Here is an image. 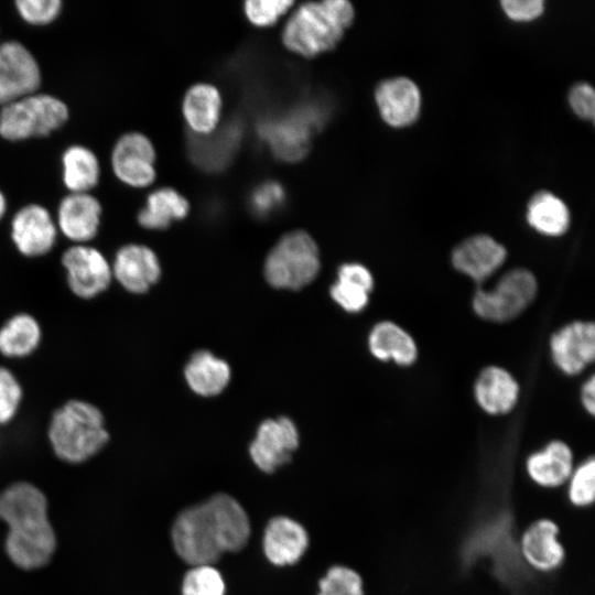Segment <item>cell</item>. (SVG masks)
Masks as SVG:
<instances>
[{"label": "cell", "mask_w": 595, "mask_h": 595, "mask_svg": "<svg viewBox=\"0 0 595 595\" xmlns=\"http://www.w3.org/2000/svg\"><path fill=\"white\" fill-rule=\"evenodd\" d=\"M550 353L554 365L567 376L580 375L595 359V325L574 321L551 335Z\"/></svg>", "instance_id": "cell-15"}, {"label": "cell", "mask_w": 595, "mask_h": 595, "mask_svg": "<svg viewBox=\"0 0 595 595\" xmlns=\"http://www.w3.org/2000/svg\"><path fill=\"white\" fill-rule=\"evenodd\" d=\"M516 544L522 563L537 573L556 572L566 559L561 528L549 517H540L528 523Z\"/></svg>", "instance_id": "cell-10"}, {"label": "cell", "mask_w": 595, "mask_h": 595, "mask_svg": "<svg viewBox=\"0 0 595 595\" xmlns=\"http://www.w3.org/2000/svg\"><path fill=\"white\" fill-rule=\"evenodd\" d=\"M9 238L15 251L26 259L50 255L61 238L54 215L43 205L20 207L8 221Z\"/></svg>", "instance_id": "cell-9"}, {"label": "cell", "mask_w": 595, "mask_h": 595, "mask_svg": "<svg viewBox=\"0 0 595 595\" xmlns=\"http://www.w3.org/2000/svg\"><path fill=\"white\" fill-rule=\"evenodd\" d=\"M317 595H365L360 574L345 565H334L320 581Z\"/></svg>", "instance_id": "cell-30"}, {"label": "cell", "mask_w": 595, "mask_h": 595, "mask_svg": "<svg viewBox=\"0 0 595 595\" xmlns=\"http://www.w3.org/2000/svg\"><path fill=\"white\" fill-rule=\"evenodd\" d=\"M371 355L381 360H392L408 367L418 359L419 349L414 338L403 327L391 321L377 323L368 336Z\"/></svg>", "instance_id": "cell-22"}, {"label": "cell", "mask_w": 595, "mask_h": 595, "mask_svg": "<svg viewBox=\"0 0 595 595\" xmlns=\"http://www.w3.org/2000/svg\"><path fill=\"white\" fill-rule=\"evenodd\" d=\"M110 163L115 176L131 187H147L155 180V150L143 133L122 134L113 144Z\"/></svg>", "instance_id": "cell-13"}, {"label": "cell", "mask_w": 595, "mask_h": 595, "mask_svg": "<svg viewBox=\"0 0 595 595\" xmlns=\"http://www.w3.org/2000/svg\"><path fill=\"white\" fill-rule=\"evenodd\" d=\"M182 109L185 120L195 132L209 133L220 117L219 91L213 85L196 84L186 91Z\"/></svg>", "instance_id": "cell-27"}, {"label": "cell", "mask_w": 595, "mask_h": 595, "mask_svg": "<svg viewBox=\"0 0 595 595\" xmlns=\"http://www.w3.org/2000/svg\"><path fill=\"white\" fill-rule=\"evenodd\" d=\"M113 282L131 295H144L161 280L162 264L153 248L144 242L120 246L112 259Z\"/></svg>", "instance_id": "cell-11"}, {"label": "cell", "mask_w": 595, "mask_h": 595, "mask_svg": "<svg viewBox=\"0 0 595 595\" xmlns=\"http://www.w3.org/2000/svg\"><path fill=\"white\" fill-rule=\"evenodd\" d=\"M68 118V106L62 99L36 91L1 106L0 137L8 141L47 137Z\"/></svg>", "instance_id": "cell-5"}, {"label": "cell", "mask_w": 595, "mask_h": 595, "mask_svg": "<svg viewBox=\"0 0 595 595\" xmlns=\"http://www.w3.org/2000/svg\"><path fill=\"white\" fill-rule=\"evenodd\" d=\"M54 456L67 465H82L96 457L108 444L109 433L101 411L94 404L73 399L54 411L47 428Z\"/></svg>", "instance_id": "cell-3"}, {"label": "cell", "mask_w": 595, "mask_h": 595, "mask_svg": "<svg viewBox=\"0 0 595 595\" xmlns=\"http://www.w3.org/2000/svg\"><path fill=\"white\" fill-rule=\"evenodd\" d=\"M581 402L589 415L595 413V377L592 375L582 386Z\"/></svg>", "instance_id": "cell-39"}, {"label": "cell", "mask_w": 595, "mask_h": 595, "mask_svg": "<svg viewBox=\"0 0 595 595\" xmlns=\"http://www.w3.org/2000/svg\"><path fill=\"white\" fill-rule=\"evenodd\" d=\"M0 519L8 524L6 551L14 564L31 570L48 562L56 540L39 488L18 482L0 493Z\"/></svg>", "instance_id": "cell-2"}, {"label": "cell", "mask_w": 595, "mask_h": 595, "mask_svg": "<svg viewBox=\"0 0 595 595\" xmlns=\"http://www.w3.org/2000/svg\"><path fill=\"white\" fill-rule=\"evenodd\" d=\"M338 280L355 284L368 293L374 289L371 272L360 263H345L338 269Z\"/></svg>", "instance_id": "cell-38"}, {"label": "cell", "mask_w": 595, "mask_h": 595, "mask_svg": "<svg viewBox=\"0 0 595 595\" xmlns=\"http://www.w3.org/2000/svg\"><path fill=\"white\" fill-rule=\"evenodd\" d=\"M188 202L175 190L162 187L147 197V203L137 215L138 225L145 230L166 229L173 220L184 218Z\"/></svg>", "instance_id": "cell-25"}, {"label": "cell", "mask_w": 595, "mask_h": 595, "mask_svg": "<svg viewBox=\"0 0 595 595\" xmlns=\"http://www.w3.org/2000/svg\"><path fill=\"white\" fill-rule=\"evenodd\" d=\"M14 6L20 18L32 25L50 24L63 10L62 0H17Z\"/></svg>", "instance_id": "cell-33"}, {"label": "cell", "mask_w": 595, "mask_h": 595, "mask_svg": "<svg viewBox=\"0 0 595 595\" xmlns=\"http://www.w3.org/2000/svg\"><path fill=\"white\" fill-rule=\"evenodd\" d=\"M62 181L69 193H90L100 180V163L96 153L82 144L66 148L61 158Z\"/></svg>", "instance_id": "cell-24"}, {"label": "cell", "mask_w": 595, "mask_h": 595, "mask_svg": "<svg viewBox=\"0 0 595 595\" xmlns=\"http://www.w3.org/2000/svg\"><path fill=\"white\" fill-rule=\"evenodd\" d=\"M291 0H249L245 2V12L251 23L269 26L293 6Z\"/></svg>", "instance_id": "cell-34"}, {"label": "cell", "mask_w": 595, "mask_h": 595, "mask_svg": "<svg viewBox=\"0 0 595 595\" xmlns=\"http://www.w3.org/2000/svg\"><path fill=\"white\" fill-rule=\"evenodd\" d=\"M102 205L90 193H69L54 216L60 236L71 245L93 244L102 227Z\"/></svg>", "instance_id": "cell-14"}, {"label": "cell", "mask_w": 595, "mask_h": 595, "mask_svg": "<svg viewBox=\"0 0 595 595\" xmlns=\"http://www.w3.org/2000/svg\"><path fill=\"white\" fill-rule=\"evenodd\" d=\"M569 101L574 112L584 118L593 119L595 112V95L588 84H578L572 88Z\"/></svg>", "instance_id": "cell-36"}, {"label": "cell", "mask_w": 595, "mask_h": 595, "mask_svg": "<svg viewBox=\"0 0 595 595\" xmlns=\"http://www.w3.org/2000/svg\"><path fill=\"white\" fill-rule=\"evenodd\" d=\"M8 212V202L3 192L0 191V224L3 221Z\"/></svg>", "instance_id": "cell-41"}, {"label": "cell", "mask_w": 595, "mask_h": 595, "mask_svg": "<svg viewBox=\"0 0 595 595\" xmlns=\"http://www.w3.org/2000/svg\"><path fill=\"white\" fill-rule=\"evenodd\" d=\"M538 281L524 269L506 272L489 290L478 288L473 295L475 314L486 321L504 323L518 317L536 299Z\"/></svg>", "instance_id": "cell-7"}, {"label": "cell", "mask_w": 595, "mask_h": 595, "mask_svg": "<svg viewBox=\"0 0 595 595\" xmlns=\"http://www.w3.org/2000/svg\"><path fill=\"white\" fill-rule=\"evenodd\" d=\"M527 220L538 232L549 237H559L569 229L570 212L559 197L543 191L531 198Z\"/></svg>", "instance_id": "cell-28"}, {"label": "cell", "mask_w": 595, "mask_h": 595, "mask_svg": "<svg viewBox=\"0 0 595 595\" xmlns=\"http://www.w3.org/2000/svg\"><path fill=\"white\" fill-rule=\"evenodd\" d=\"M309 544L306 530L302 524L288 517L272 518L264 530L263 551L274 565L283 566L296 563Z\"/></svg>", "instance_id": "cell-21"}, {"label": "cell", "mask_w": 595, "mask_h": 595, "mask_svg": "<svg viewBox=\"0 0 595 595\" xmlns=\"http://www.w3.org/2000/svg\"><path fill=\"white\" fill-rule=\"evenodd\" d=\"M298 445L299 433L294 423L282 416L267 420L259 425L249 452L256 466L270 474L291 461Z\"/></svg>", "instance_id": "cell-16"}, {"label": "cell", "mask_w": 595, "mask_h": 595, "mask_svg": "<svg viewBox=\"0 0 595 595\" xmlns=\"http://www.w3.org/2000/svg\"><path fill=\"white\" fill-rule=\"evenodd\" d=\"M320 266L314 239L305 231L296 230L283 236L269 252L264 275L275 288L298 290L314 280Z\"/></svg>", "instance_id": "cell-6"}, {"label": "cell", "mask_w": 595, "mask_h": 595, "mask_svg": "<svg viewBox=\"0 0 595 595\" xmlns=\"http://www.w3.org/2000/svg\"><path fill=\"white\" fill-rule=\"evenodd\" d=\"M185 379L197 394L215 396L226 388L230 379V368L212 353L201 350L195 353L186 365Z\"/></svg>", "instance_id": "cell-26"}, {"label": "cell", "mask_w": 595, "mask_h": 595, "mask_svg": "<svg viewBox=\"0 0 595 595\" xmlns=\"http://www.w3.org/2000/svg\"><path fill=\"white\" fill-rule=\"evenodd\" d=\"M221 574L212 565H196L186 572L182 595H225Z\"/></svg>", "instance_id": "cell-31"}, {"label": "cell", "mask_w": 595, "mask_h": 595, "mask_svg": "<svg viewBox=\"0 0 595 595\" xmlns=\"http://www.w3.org/2000/svg\"><path fill=\"white\" fill-rule=\"evenodd\" d=\"M519 393L518 381L508 370L499 366L485 367L474 383L477 404L491 415H502L512 411Z\"/></svg>", "instance_id": "cell-20"}, {"label": "cell", "mask_w": 595, "mask_h": 595, "mask_svg": "<svg viewBox=\"0 0 595 595\" xmlns=\"http://www.w3.org/2000/svg\"><path fill=\"white\" fill-rule=\"evenodd\" d=\"M331 295L342 309L349 313L363 311L369 301V293L367 291L355 284L339 280L332 285Z\"/></svg>", "instance_id": "cell-35"}, {"label": "cell", "mask_w": 595, "mask_h": 595, "mask_svg": "<svg viewBox=\"0 0 595 595\" xmlns=\"http://www.w3.org/2000/svg\"><path fill=\"white\" fill-rule=\"evenodd\" d=\"M376 101L382 119L388 125L404 127L416 120L421 107V95L411 79L397 77L378 85Z\"/></svg>", "instance_id": "cell-19"}, {"label": "cell", "mask_w": 595, "mask_h": 595, "mask_svg": "<svg viewBox=\"0 0 595 595\" xmlns=\"http://www.w3.org/2000/svg\"><path fill=\"white\" fill-rule=\"evenodd\" d=\"M506 14L516 21H529L543 12L541 0H505L501 2Z\"/></svg>", "instance_id": "cell-37"}, {"label": "cell", "mask_w": 595, "mask_h": 595, "mask_svg": "<svg viewBox=\"0 0 595 595\" xmlns=\"http://www.w3.org/2000/svg\"><path fill=\"white\" fill-rule=\"evenodd\" d=\"M347 0H325L301 4L288 20L282 41L286 48L313 57L334 48L354 20Z\"/></svg>", "instance_id": "cell-4"}, {"label": "cell", "mask_w": 595, "mask_h": 595, "mask_svg": "<svg viewBox=\"0 0 595 595\" xmlns=\"http://www.w3.org/2000/svg\"><path fill=\"white\" fill-rule=\"evenodd\" d=\"M280 194L281 193L277 186H266L259 190V192L257 193L256 204L261 209L271 207L273 204H275L277 201H279Z\"/></svg>", "instance_id": "cell-40"}, {"label": "cell", "mask_w": 595, "mask_h": 595, "mask_svg": "<svg viewBox=\"0 0 595 595\" xmlns=\"http://www.w3.org/2000/svg\"><path fill=\"white\" fill-rule=\"evenodd\" d=\"M23 399V389L15 375L0 366V426L10 424L17 416Z\"/></svg>", "instance_id": "cell-32"}, {"label": "cell", "mask_w": 595, "mask_h": 595, "mask_svg": "<svg viewBox=\"0 0 595 595\" xmlns=\"http://www.w3.org/2000/svg\"><path fill=\"white\" fill-rule=\"evenodd\" d=\"M41 83L40 64L23 43L9 40L0 44L1 106L36 93Z\"/></svg>", "instance_id": "cell-12"}, {"label": "cell", "mask_w": 595, "mask_h": 595, "mask_svg": "<svg viewBox=\"0 0 595 595\" xmlns=\"http://www.w3.org/2000/svg\"><path fill=\"white\" fill-rule=\"evenodd\" d=\"M507 258L506 248L488 235H476L457 245L452 252L453 267L480 284L493 275Z\"/></svg>", "instance_id": "cell-17"}, {"label": "cell", "mask_w": 595, "mask_h": 595, "mask_svg": "<svg viewBox=\"0 0 595 595\" xmlns=\"http://www.w3.org/2000/svg\"><path fill=\"white\" fill-rule=\"evenodd\" d=\"M61 266L68 290L80 300L99 296L113 282L109 259L91 244H69L61 255Z\"/></svg>", "instance_id": "cell-8"}, {"label": "cell", "mask_w": 595, "mask_h": 595, "mask_svg": "<svg viewBox=\"0 0 595 595\" xmlns=\"http://www.w3.org/2000/svg\"><path fill=\"white\" fill-rule=\"evenodd\" d=\"M575 467L571 446L561 440H552L526 458L524 469L530 482L542 489L564 487Z\"/></svg>", "instance_id": "cell-18"}, {"label": "cell", "mask_w": 595, "mask_h": 595, "mask_svg": "<svg viewBox=\"0 0 595 595\" xmlns=\"http://www.w3.org/2000/svg\"><path fill=\"white\" fill-rule=\"evenodd\" d=\"M566 498L576 509L591 507L595 500V458L589 456L575 465L566 484Z\"/></svg>", "instance_id": "cell-29"}, {"label": "cell", "mask_w": 595, "mask_h": 595, "mask_svg": "<svg viewBox=\"0 0 595 595\" xmlns=\"http://www.w3.org/2000/svg\"><path fill=\"white\" fill-rule=\"evenodd\" d=\"M250 522L240 504L217 494L183 510L172 527V542L186 563L210 565L224 552L241 550L250 537Z\"/></svg>", "instance_id": "cell-1"}, {"label": "cell", "mask_w": 595, "mask_h": 595, "mask_svg": "<svg viewBox=\"0 0 595 595\" xmlns=\"http://www.w3.org/2000/svg\"><path fill=\"white\" fill-rule=\"evenodd\" d=\"M42 342V328L31 314L19 312L0 326V356L22 360L33 355Z\"/></svg>", "instance_id": "cell-23"}]
</instances>
